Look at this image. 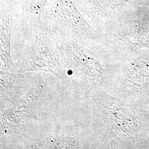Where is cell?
I'll use <instances>...</instances> for the list:
<instances>
[{
  "instance_id": "5",
  "label": "cell",
  "mask_w": 149,
  "mask_h": 149,
  "mask_svg": "<svg viewBox=\"0 0 149 149\" xmlns=\"http://www.w3.org/2000/svg\"><path fill=\"white\" fill-rule=\"evenodd\" d=\"M1 135H21L34 123L33 118L23 109L13 106L1 112Z\"/></svg>"
},
{
  "instance_id": "1",
  "label": "cell",
  "mask_w": 149,
  "mask_h": 149,
  "mask_svg": "<svg viewBox=\"0 0 149 149\" xmlns=\"http://www.w3.org/2000/svg\"><path fill=\"white\" fill-rule=\"evenodd\" d=\"M40 71L50 72L62 80L66 76L58 52L50 43L44 40L35 43L28 51L24 60L17 63V73Z\"/></svg>"
},
{
  "instance_id": "3",
  "label": "cell",
  "mask_w": 149,
  "mask_h": 149,
  "mask_svg": "<svg viewBox=\"0 0 149 149\" xmlns=\"http://www.w3.org/2000/svg\"><path fill=\"white\" fill-rule=\"evenodd\" d=\"M64 63L72 74L86 81L100 74V68L95 59L87 50L74 43L69 44Z\"/></svg>"
},
{
  "instance_id": "2",
  "label": "cell",
  "mask_w": 149,
  "mask_h": 149,
  "mask_svg": "<svg viewBox=\"0 0 149 149\" xmlns=\"http://www.w3.org/2000/svg\"><path fill=\"white\" fill-rule=\"evenodd\" d=\"M24 138L23 149H65L79 148L77 139L54 130L42 129L33 124L21 135Z\"/></svg>"
},
{
  "instance_id": "4",
  "label": "cell",
  "mask_w": 149,
  "mask_h": 149,
  "mask_svg": "<svg viewBox=\"0 0 149 149\" xmlns=\"http://www.w3.org/2000/svg\"><path fill=\"white\" fill-rule=\"evenodd\" d=\"M34 76L31 73H13L0 71L1 107L6 103H14L31 87Z\"/></svg>"
},
{
  "instance_id": "6",
  "label": "cell",
  "mask_w": 149,
  "mask_h": 149,
  "mask_svg": "<svg viewBox=\"0 0 149 149\" xmlns=\"http://www.w3.org/2000/svg\"><path fill=\"white\" fill-rule=\"evenodd\" d=\"M48 84L49 80L45 75L34 76L31 87L27 93L12 104L24 109L34 119L38 120L39 117L38 108V100Z\"/></svg>"
}]
</instances>
